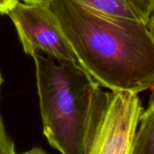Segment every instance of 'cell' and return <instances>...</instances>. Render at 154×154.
Listing matches in <instances>:
<instances>
[{
    "label": "cell",
    "instance_id": "obj_1",
    "mask_svg": "<svg viewBox=\"0 0 154 154\" xmlns=\"http://www.w3.org/2000/svg\"><path fill=\"white\" fill-rule=\"evenodd\" d=\"M48 5L79 65L100 87L137 94L154 88V35L147 23L72 0H51Z\"/></svg>",
    "mask_w": 154,
    "mask_h": 154
},
{
    "label": "cell",
    "instance_id": "obj_2",
    "mask_svg": "<svg viewBox=\"0 0 154 154\" xmlns=\"http://www.w3.org/2000/svg\"><path fill=\"white\" fill-rule=\"evenodd\" d=\"M35 64L43 132L61 154H86L105 114L110 93L73 62L55 60L41 52Z\"/></svg>",
    "mask_w": 154,
    "mask_h": 154
},
{
    "label": "cell",
    "instance_id": "obj_3",
    "mask_svg": "<svg viewBox=\"0 0 154 154\" xmlns=\"http://www.w3.org/2000/svg\"><path fill=\"white\" fill-rule=\"evenodd\" d=\"M26 54L41 52L58 62L78 58L48 4L18 1L8 13ZM79 64V63H78Z\"/></svg>",
    "mask_w": 154,
    "mask_h": 154
},
{
    "label": "cell",
    "instance_id": "obj_4",
    "mask_svg": "<svg viewBox=\"0 0 154 154\" xmlns=\"http://www.w3.org/2000/svg\"><path fill=\"white\" fill-rule=\"evenodd\" d=\"M143 111L137 93L111 91L86 154H134V140Z\"/></svg>",
    "mask_w": 154,
    "mask_h": 154
},
{
    "label": "cell",
    "instance_id": "obj_5",
    "mask_svg": "<svg viewBox=\"0 0 154 154\" xmlns=\"http://www.w3.org/2000/svg\"><path fill=\"white\" fill-rule=\"evenodd\" d=\"M134 154H154V99L140 117L134 140Z\"/></svg>",
    "mask_w": 154,
    "mask_h": 154
},
{
    "label": "cell",
    "instance_id": "obj_6",
    "mask_svg": "<svg viewBox=\"0 0 154 154\" xmlns=\"http://www.w3.org/2000/svg\"><path fill=\"white\" fill-rule=\"evenodd\" d=\"M72 1L104 14L143 21L128 0H72Z\"/></svg>",
    "mask_w": 154,
    "mask_h": 154
},
{
    "label": "cell",
    "instance_id": "obj_7",
    "mask_svg": "<svg viewBox=\"0 0 154 154\" xmlns=\"http://www.w3.org/2000/svg\"><path fill=\"white\" fill-rule=\"evenodd\" d=\"M0 154H26L19 153L16 150L14 141L8 133L2 118L0 114Z\"/></svg>",
    "mask_w": 154,
    "mask_h": 154
},
{
    "label": "cell",
    "instance_id": "obj_8",
    "mask_svg": "<svg viewBox=\"0 0 154 154\" xmlns=\"http://www.w3.org/2000/svg\"><path fill=\"white\" fill-rule=\"evenodd\" d=\"M144 22H148L154 11V0H128Z\"/></svg>",
    "mask_w": 154,
    "mask_h": 154
},
{
    "label": "cell",
    "instance_id": "obj_9",
    "mask_svg": "<svg viewBox=\"0 0 154 154\" xmlns=\"http://www.w3.org/2000/svg\"><path fill=\"white\" fill-rule=\"evenodd\" d=\"M26 154H48L44 149L39 147H35L26 152Z\"/></svg>",
    "mask_w": 154,
    "mask_h": 154
},
{
    "label": "cell",
    "instance_id": "obj_10",
    "mask_svg": "<svg viewBox=\"0 0 154 154\" xmlns=\"http://www.w3.org/2000/svg\"><path fill=\"white\" fill-rule=\"evenodd\" d=\"M147 25H148V27L150 28V31L152 32V33H153L154 35V11H153V13L150 14V17H149Z\"/></svg>",
    "mask_w": 154,
    "mask_h": 154
},
{
    "label": "cell",
    "instance_id": "obj_11",
    "mask_svg": "<svg viewBox=\"0 0 154 154\" xmlns=\"http://www.w3.org/2000/svg\"><path fill=\"white\" fill-rule=\"evenodd\" d=\"M26 3H35V4H48L51 0H19Z\"/></svg>",
    "mask_w": 154,
    "mask_h": 154
},
{
    "label": "cell",
    "instance_id": "obj_12",
    "mask_svg": "<svg viewBox=\"0 0 154 154\" xmlns=\"http://www.w3.org/2000/svg\"><path fill=\"white\" fill-rule=\"evenodd\" d=\"M2 81H3V80H2V78L1 72H0V87H1V85H2Z\"/></svg>",
    "mask_w": 154,
    "mask_h": 154
}]
</instances>
